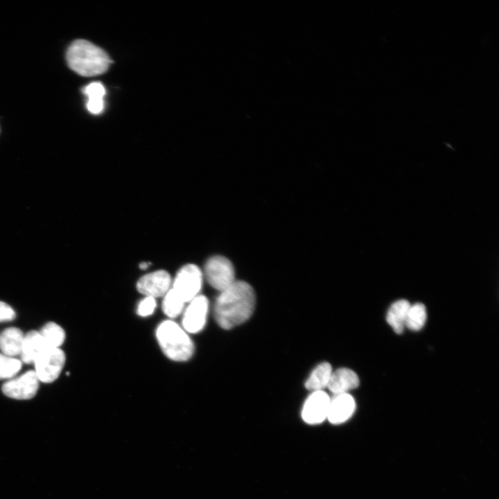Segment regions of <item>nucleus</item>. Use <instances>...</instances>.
<instances>
[{"mask_svg":"<svg viewBox=\"0 0 499 499\" xmlns=\"http://www.w3.org/2000/svg\"><path fill=\"white\" fill-rule=\"evenodd\" d=\"M359 378L349 368H340L333 371L327 388L335 394L349 393L358 387Z\"/></svg>","mask_w":499,"mask_h":499,"instance_id":"nucleus-12","label":"nucleus"},{"mask_svg":"<svg viewBox=\"0 0 499 499\" xmlns=\"http://www.w3.org/2000/svg\"><path fill=\"white\" fill-rule=\"evenodd\" d=\"M65 354L60 348L46 349L35 360V373L44 383L55 380L65 363Z\"/></svg>","mask_w":499,"mask_h":499,"instance_id":"nucleus-6","label":"nucleus"},{"mask_svg":"<svg viewBox=\"0 0 499 499\" xmlns=\"http://www.w3.org/2000/svg\"><path fill=\"white\" fill-rule=\"evenodd\" d=\"M67 60L73 71L85 77L103 73L111 62L104 50L85 40H75L69 46Z\"/></svg>","mask_w":499,"mask_h":499,"instance_id":"nucleus-2","label":"nucleus"},{"mask_svg":"<svg viewBox=\"0 0 499 499\" xmlns=\"http://www.w3.org/2000/svg\"><path fill=\"white\" fill-rule=\"evenodd\" d=\"M171 278L164 270H158L143 276L137 282L138 291L153 298L164 296L170 290Z\"/></svg>","mask_w":499,"mask_h":499,"instance_id":"nucleus-10","label":"nucleus"},{"mask_svg":"<svg viewBox=\"0 0 499 499\" xmlns=\"http://www.w3.org/2000/svg\"><path fill=\"white\" fill-rule=\"evenodd\" d=\"M83 93L87 96V108L94 114L101 113L104 109V96L105 89L100 82H93L83 89Z\"/></svg>","mask_w":499,"mask_h":499,"instance_id":"nucleus-17","label":"nucleus"},{"mask_svg":"<svg viewBox=\"0 0 499 499\" xmlns=\"http://www.w3.org/2000/svg\"><path fill=\"white\" fill-rule=\"evenodd\" d=\"M202 284V273L195 265L187 264L177 273L173 289L186 303L198 295Z\"/></svg>","mask_w":499,"mask_h":499,"instance_id":"nucleus-5","label":"nucleus"},{"mask_svg":"<svg viewBox=\"0 0 499 499\" xmlns=\"http://www.w3.org/2000/svg\"><path fill=\"white\" fill-rule=\"evenodd\" d=\"M255 304L256 295L251 285L236 280L218 296L213 308L215 319L221 328L231 329L252 316Z\"/></svg>","mask_w":499,"mask_h":499,"instance_id":"nucleus-1","label":"nucleus"},{"mask_svg":"<svg viewBox=\"0 0 499 499\" xmlns=\"http://www.w3.org/2000/svg\"><path fill=\"white\" fill-rule=\"evenodd\" d=\"M156 300L151 297H146L139 304L137 309V314L141 317H146L153 313L156 308Z\"/></svg>","mask_w":499,"mask_h":499,"instance_id":"nucleus-22","label":"nucleus"},{"mask_svg":"<svg viewBox=\"0 0 499 499\" xmlns=\"http://www.w3.org/2000/svg\"><path fill=\"white\" fill-rule=\"evenodd\" d=\"M185 302L171 288L164 295L162 310L168 317L173 318L180 315L184 310Z\"/></svg>","mask_w":499,"mask_h":499,"instance_id":"nucleus-20","label":"nucleus"},{"mask_svg":"<svg viewBox=\"0 0 499 499\" xmlns=\"http://www.w3.org/2000/svg\"><path fill=\"white\" fill-rule=\"evenodd\" d=\"M15 310L6 303L0 301V322L10 321L15 318Z\"/></svg>","mask_w":499,"mask_h":499,"instance_id":"nucleus-23","label":"nucleus"},{"mask_svg":"<svg viewBox=\"0 0 499 499\" xmlns=\"http://www.w3.org/2000/svg\"><path fill=\"white\" fill-rule=\"evenodd\" d=\"M186 308L182 326L185 331L195 333L205 326L209 310V301L204 295H198L191 301Z\"/></svg>","mask_w":499,"mask_h":499,"instance_id":"nucleus-9","label":"nucleus"},{"mask_svg":"<svg viewBox=\"0 0 499 499\" xmlns=\"http://www.w3.org/2000/svg\"><path fill=\"white\" fill-rule=\"evenodd\" d=\"M330 399L324 390L311 392L302 408L303 420L311 425L323 422L327 418Z\"/></svg>","mask_w":499,"mask_h":499,"instance_id":"nucleus-8","label":"nucleus"},{"mask_svg":"<svg viewBox=\"0 0 499 499\" xmlns=\"http://www.w3.org/2000/svg\"><path fill=\"white\" fill-rule=\"evenodd\" d=\"M46 349L40 332L30 331L24 337L21 359L24 363L34 362L36 358Z\"/></svg>","mask_w":499,"mask_h":499,"instance_id":"nucleus-13","label":"nucleus"},{"mask_svg":"<svg viewBox=\"0 0 499 499\" xmlns=\"http://www.w3.org/2000/svg\"><path fill=\"white\" fill-rule=\"evenodd\" d=\"M24 337L18 328L6 329L0 334V349L4 355L10 357L21 354Z\"/></svg>","mask_w":499,"mask_h":499,"instance_id":"nucleus-14","label":"nucleus"},{"mask_svg":"<svg viewBox=\"0 0 499 499\" xmlns=\"http://www.w3.org/2000/svg\"><path fill=\"white\" fill-rule=\"evenodd\" d=\"M410 304L405 299H400L394 302L389 308L386 321L395 333H401L405 328V323Z\"/></svg>","mask_w":499,"mask_h":499,"instance_id":"nucleus-15","label":"nucleus"},{"mask_svg":"<svg viewBox=\"0 0 499 499\" xmlns=\"http://www.w3.org/2000/svg\"><path fill=\"white\" fill-rule=\"evenodd\" d=\"M148 263H147L146 262H143V263H140V265H139V268L142 270L146 269L148 268Z\"/></svg>","mask_w":499,"mask_h":499,"instance_id":"nucleus-24","label":"nucleus"},{"mask_svg":"<svg viewBox=\"0 0 499 499\" xmlns=\"http://www.w3.org/2000/svg\"><path fill=\"white\" fill-rule=\"evenodd\" d=\"M427 319V312L424 304L416 303L410 305L405 323V327L417 331L421 330Z\"/></svg>","mask_w":499,"mask_h":499,"instance_id":"nucleus-19","label":"nucleus"},{"mask_svg":"<svg viewBox=\"0 0 499 499\" xmlns=\"http://www.w3.org/2000/svg\"><path fill=\"white\" fill-rule=\"evenodd\" d=\"M355 409L356 402L351 394H335L330 399L326 419L333 424L342 423L352 416Z\"/></svg>","mask_w":499,"mask_h":499,"instance_id":"nucleus-11","label":"nucleus"},{"mask_svg":"<svg viewBox=\"0 0 499 499\" xmlns=\"http://www.w3.org/2000/svg\"><path fill=\"white\" fill-rule=\"evenodd\" d=\"M39 388V379L33 370L10 379L1 387L3 393L15 399H30L35 396Z\"/></svg>","mask_w":499,"mask_h":499,"instance_id":"nucleus-7","label":"nucleus"},{"mask_svg":"<svg viewBox=\"0 0 499 499\" xmlns=\"http://www.w3.org/2000/svg\"><path fill=\"white\" fill-rule=\"evenodd\" d=\"M21 368V360L0 353V379L13 377Z\"/></svg>","mask_w":499,"mask_h":499,"instance_id":"nucleus-21","label":"nucleus"},{"mask_svg":"<svg viewBox=\"0 0 499 499\" xmlns=\"http://www.w3.org/2000/svg\"><path fill=\"white\" fill-rule=\"evenodd\" d=\"M332 372V367L329 362L320 363L312 371L306 380V389L310 392L323 390L327 387Z\"/></svg>","mask_w":499,"mask_h":499,"instance_id":"nucleus-16","label":"nucleus"},{"mask_svg":"<svg viewBox=\"0 0 499 499\" xmlns=\"http://www.w3.org/2000/svg\"><path fill=\"white\" fill-rule=\"evenodd\" d=\"M204 274L208 283L220 292L236 281L234 265L223 256H213L209 259L204 266Z\"/></svg>","mask_w":499,"mask_h":499,"instance_id":"nucleus-4","label":"nucleus"},{"mask_svg":"<svg viewBox=\"0 0 499 499\" xmlns=\"http://www.w3.org/2000/svg\"><path fill=\"white\" fill-rule=\"evenodd\" d=\"M46 349L59 348L65 339L63 329L57 324L49 322L40 331Z\"/></svg>","mask_w":499,"mask_h":499,"instance_id":"nucleus-18","label":"nucleus"},{"mask_svg":"<svg viewBox=\"0 0 499 499\" xmlns=\"http://www.w3.org/2000/svg\"><path fill=\"white\" fill-rule=\"evenodd\" d=\"M156 337L164 353L170 360L186 361L193 353L194 346L186 331L172 320L161 322Z\"/></svg>","mask_w":499,"mask_h":499,"instance_id":"nucleus-3","label":"nucleus"}]
</instances>
